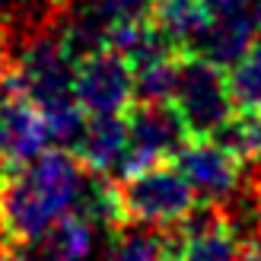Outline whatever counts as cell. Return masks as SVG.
Returning a JSON list of instances; mask_svg holds the SVG:
<instances>
[{
  "mask_svg": "<svg viewBox=\"0 0 261 261\" xmlns=\"http://www.w3.org/2000/svg\"><path fill=\"white\" fill-rule=\"evenodd\" d=\"M93 175L76 150L51 147L35 160L7 169L0 181V242L19 249L45 229L73 217Z\"/></svg>",
  "mask_w": 261,
  "mask_h": 261,
  "instance_id": "obj_1",
  "label": "cell"
},
{
  "mask_svg": "<svg viewBox=\"0 0 261 261\" xmlns=\"http://www.w3.org/2000/svg\"><path fill=\"white\" fill-rule=\"evenodd\" d=\"M115 185H118L121 226L175 229L198 211L201 201L188 175L172 163H156L140 172L121 175L115 178Z\"/></svg>",
  "mask_w": 261,
  "mask_h": 261,
  "instance_id": "obj_2",
  "label": "cell"
},
{
  "mask_svg": "<svg viewBox=\"0 0 261 261\" xmlns=\"http://www.w3.org/2000/svg\"><path fill=\"white\" fill-rule=\"evenodd\" d=\"M169 102L188 137H214L239 109L223 67L201 55H181Z\"/></svg>",
  "mask_w": 261,
  "mask_h": 261,
  "instance_id": "obj_3",
  "label": "cell"
},
{
  "mask_svg": "<svg viewBox=\"0 0 261 261\" xmlns=\"http://www.w3.org/2000/svg\"><path fill=\"white\" fill-rule=\"evenodd\" d=\"M124 121H127V143L118 163V178L156 163H175L178 150L191 140L178 112L172 109V102L134 99L130 109L124 112Z\"/></svg>",
  "mask_w": 261,
  "mask_h": 261,
  "instance_id": "obj_4",
  "label": "cell"
},
{
  "mask_svg": "<svg viewBox=\"0 0 261 261\" xmlns=\"http://www.w3.org/2000/svg\"><path fill=\"white\" fill-rule=\"evenodd\" d=\"M175 163L188 175L201 204H226L229 198H236L249 181L245 172L252 169L214 137H191L178 150Z\"/></svg>",
  "mask_w": 261,
  "mask_h": 261,
  "instance_id": "obj_5",
  "label": "cell"
},
{
  "mask_svg": "<svg viewBox=\"0 0 261 261\" xmlns=\"http://www.w3.org/2000/svg\"><path fill=\"white\" fill-rule=\"evenodd\" d=\"M76 99L86 115H124L134 102V67L112 45L76 64Z\"/></svg>",
  "mask_w": 261,
  "mask_h": 261,
  "instance_id": "obj_6",
  "label": "cell"
},
{
  "mask_svg": "<svg viewBox=\"0 0 261 261\" xmlns=\"http://www.w3.org/2000/svg\"><path fill=\"white\" fill-rule=\"evenodd\" d=\"M48 143L51 130L45 115L10 80V86L0 93V160L7 163V169H16L45 153Z\"/></svg>",
  "mask_w": 261,
  "mask_h": 261,
  "instance_id": "obj_7",
  "label": "cell"
},
{
  "mask_svg": "<svg viewBox=\"0 0 261 261\" xmlns=\"http://www.w3.org/2000/svg\"><path fill=\"white\" fill-rule=\"evenodd\" d=\"M242 242L217 204H201L181 226L169 229V261H239Z\"/></svg>",
  "mask_w": 261,
  "mask_h": 261,
  "instance_id": "obj_8",
  "label": "cell"
},
{
  "mask_svg": "<svg viewBox=\"0 0 261 261\" xmlns=\"http://www.w3.org/2000/svg\"><path fill=\"white\" fill-rule=\"evenodd\" d=\"M89 249H93V226L73 214L45 229L42 236L22 242L16 255L19 261H83Z\"/></svg>",
  "mask_w": 261,
  "mask_h": 261,
  "instance_id": "obj_9",
  "label": "cell"
},
{
  "mask_svg": "<svg viewBox=\"0 0 261 261\" xmlns=\"http://www.w3.org/2000/svg\"><path fill=\"white\" fill-rule=\"evenodd\" d=\"M127 143V121L124 115H89L80 140H76V156L106 175L109 169H118Z\"/></svg>",
  "mask_w": 261,
  "mask_h": 261,
  "instance_id": "obj_10",
  "label": "cell"
},
{
  "mask_svg": "<svg viewBox=\"0 0 261 261\" xmlns=\"http://www.w3.org/2000/svg\"><path fill=\"white\" fill-rule=\"evenodd\" d=\"M109 261H169V229H147V226L115 229Z\"/></svg>",
  "mask_w": 261,
  "mask_h": 261,
  "instance_id": "obj_11",
  "label": "cell"
},
{
  "mask_svg": "<svg viewBox=\"0 0 261 261\" xmlns=\"http://www.w3.org/2000/svg\"><path fill=\"white\" fill-rule=\"evenodd\" d=\"M226 150H232L245 166H261V115L236 109V115L214 134Z\"/></svg>",
  "mask_w": 261,
  "mask_h": 261,
  "instance_id": "obj_12",
  "label": "cell"
},
{
  "mask_svg": "<svg viewBox=\"0 0 261 261\" xmlns=\"http://www.w3.org/2000/svg\"><path fill=\"white\" fill-rule=\"evenodd\" d=\"M229 86H232V96H236L239 109H249V112L261 115V35L249 48V55L239 64H232Z\"/></svg>",
  "mask_w": 261,
  "mask_h": 261,
  "instance_id": "obj_13",
  "label": "cell"
},
{
  "mask_svg": "<svg viewBox=\"0 0 261 261\" xmlns=\"http://www.w3.org/2000/svg\"><path fill=\"white\" fill-rule=\"evenodd\" d=\"M13 67H16V55H13V38L10 32L0 25V93L10 86L13 80Z\"/></svg>",
  "mask_w": 261,
  "mask_h": 261,
  "instance_id": "obj_14",
  "label": "cell"
},
{
  "mask_svg": "<svg viewBox=\"0 0 261 261\" xmlns=\"http://www.w3.org/2000/svg\"><path fill=\"white\" fill-rule=\"evenodd\" d=\"M239 261H261V232H258V236H252V239H242Z\"/></svg>",
  "mask_w": 261,
  "mask_h": 261,
  "instance_id": "obj_15",
  "label": "cell"
},
{
  "mask_svg": "<svg viewBox=\"0 0 261 261\" xmlns=\"http://www.w3.org/2000/svg\"><path fill=\"white\" fill-rule=\"evenodd\" d=\"M0 261H19L16 249H10V245H4V242H0Z\"/></svg>",
  "mask_w": 261,
  "mask_h": 261,
  "instance_id": "obj_16",
  "label": "cell"
},
{
  "mask_svg": "<svg viewBox=\"0 0 261 261\" xmlns=\"http://www.w3.org/2000/svg\"><path fill=\"white\" fill-rule=\"evenodd\" d=\"M169 4H188V0H156V7H169Z\"/></svg>",
  "mask_w": 261,
  "mask_h": 261,
  "instance_id": "obj_17",
  "label": "cell"
},
{
  "mask_svg": "<svg viewBox=\"0 0 261 261\" xmlns=\"http://www.w3.org/2000/svg\"><path fill=\"white\" fill-rule=\"evenodd\" d=\"M4 175H7V163L0 160V181H4Z\"/></svg>",
  "mask_w": 261,
  "mask_h": 261,
  "instance_id": "obj_18",
  "label": "cell"
}]
</instances>
